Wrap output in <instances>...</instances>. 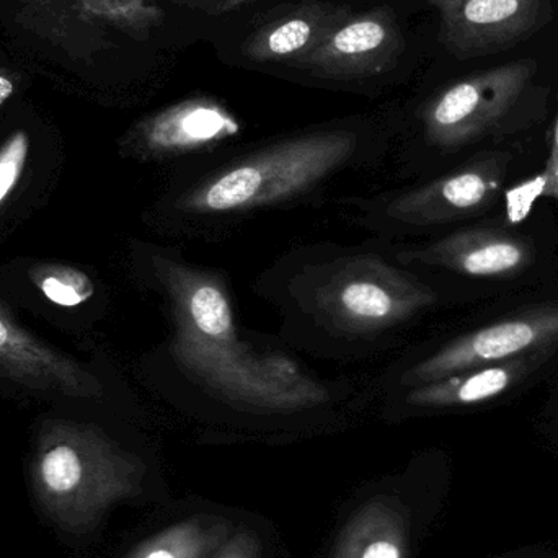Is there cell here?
Returning <instances> with one entry per match:
<instances>
[{"mask_svg":"<svg viewBox=\"0 0 558 558\" xmlns=\"http://www.w3.org/2000/svg\"><path fill=\"white\" fill-rule=\"evenodd\" d=\"M550 169H554L558 180V117L556 120V126H554L553 136V156H550Z\"/></svg>","mask_w":558,"mask_h":558,"instance_id":"20","label":"cell"},{"mask_svg":"<svg viewBox=\"0 0 558 558\" xmlns=\"http://www.w3.org/2000/svg\"><path fill=\"white\" fill-rule=\"evenodd\" d=\"M28 157V136L16 133L0 150V205L13 192L25 169Z\"/></svg>","mask_w":558,"mask_h":558,"instance_id":"18","label":"cell"},{"mask_svg":"<svg viewBox=\"0 0 558 558\" xmlns=\"http://www.w3.org/2000/svg\"><path fill=\"white\" fill-rule=\"evenodd\" d=\"M536 68L533 59H521L451 85L426 110L429 140L456 149L494 134L523 97Z\"/></svg>","mask_w":558,"mask_h":558,"instance_id":"4","label":"cell"},{"mask_svg":"<svg viewBox=\"0 0 558 558\" xmlns=\"http://www.w3.org/2000/svg\"><path fill=\"white\" fill-rule=\"evenodd\" d=\"M231 524L211 517L190 518L167 527L133 558H209L229 539Z\"/></svg>","mask_w":558,"mask_h":558,"instance_id":"13","label":"cell"},{"mask_svg":"<svg viewBox=\"0 0 558 558\" xmlns=\"http://www.w3.org/2000/svg\"><path fill=\"white\" fill-rule=\"evenodd\" d=\"M248 2V0H225L221 5V10L234 9V7L241 5V3Z\"/></svg>","mask_w":558,"mask_h":558,"instance_id":"22","label":"cell"},{"mask_svg":"<svg viewBox=\"0 0 558 558\" xmlns=\"http://www.w3.org/2000/svg\"><path fill=\"white\" fill-rule=\"evenodd\" d=\"M412 258L464 277L511 281L533 268L537 251L526 235L497 226H475L441 239Z\"/></svg>","mask_w":558,"mask_h":558,"instance_id":"8","label":"cell"},{"mask_svg":"<svg viewBox=\"0 0 558 558\" xmlns=\"http://www.w3.org/2000/svg\"><path fill=\"white\" fill-rule=\"evenodd\" d=\"M446 38L459 56L477 58L511 48L550 19L549 0H433Z\"/></svg>","mask_w":558,"mask_h":558,"instance_id":"7","label":"cell"},{"mask_svg":"<svg viewBox=\"0 0 558 558\" xmlns=\"http://www.w3.org/2000/svg\"><path fill=\"white\" fill-rule=\"evenodd\" d=\"M558 350V302H543L505 315L449 341L403 376L410 387L426 386L462 371Z\"/></svg>","mask_w":558,"mask_h":558,"instance_id":"3","label":"cell"},{"mask_svg":"<svg viewBox=\"0 0 558 558\" xmlns=\"http://www.w3.org/2000/svg\"><path fill=\"white\" fill-rule=\"evenodd\" d=\"M177 318V354L206 384L229 399L262 409H299L320 397L284 357L258 360L239 341L225 289L182 265L167 267Z\"/></svg>","mask_w":558,"mask_h":558,"instance_id":"1","label":"cell"},{"mask_svg":"<svg viewBox=\"0 0 558 558\" xmlns=\"http://www.w3.org/2000/svg\"><path fill=\"white\" fill-rule=\"evenodd\" d=\"M553 354L550 351H543L504 363L462 371L446 379L413 387L407 400L423 409H461L492 402L524 383Z\"/></svg>","mask_w":558,"mask_h":558,"instance_id":"10","label":"cell"},{"mask_svg":"<svg viewBox=\"0 0 558 558\" xmlns=\"http://www.w3.org/2000/svg\"><path fill=\"white\" fill-rule=\"evenodd\" d=\"M387 28L376 20H357L338 29L325 46V54L333 58H363L386 43Z\"/></svg>","mask_w":558,"mask_h":558,"instance_id":"15","label":"cell"},{"mask_svg":"<svg viewBox=\"0 0 558 558\" xmlns=\"http://www.w3.org/2000/svg\"><path fill=\"white\" fill-rule=\"evenodd\" d=\"M84 475L81 452L69 445H58L46 452L41 461V477L48 488L58 494L72 490Z\"/></svg>","mask_w":558,"mask_h":558,"instance_id":"16","label":"cell"},{"mask_svg":"<svg viewBox=\"0 0 558 558\" xmlns=\"http://www.w3.org/2000/svg\"><path fill=\"white\" fill-rule=\"evenodd\" d=\"M260 544L251 531H239L209 558H257Z\"/></svg>","mask_w":558,"mask_h":558,"instance_id":"19","label":"cell"},{"mask_svg":"<svg viewBox=\"0 0 558 558\" xmlns=\"http://www.w3.org/2000/svg\"><path fill=\"white\" fill-rule=\"evenodd\" d=\"M29 275L46 299L61 307H77L95 292L94 282L84 271L65 265H41L33 268Z\"/></svg>","mask_w":558,"mask_h":558,"instance_id":"14","label":"cell"},{"mask_svg":"<svg viewBox=\"0 0 558 558\" xmlns=\"http://www.w3.org/2000/svg\"><path fill=\"white\" fill-rule=\"evenodd\" d=\"M13 94V84L7 77H0V107H2L3 101Z\"/></svg>","mask_w":558,"mask_h":558,"instance_id":"21","label":"cell"},{"mask_svg":"<svg viewBox=\"0 0 558 558\" xmlns=\"http://www.w3.org/2000/svg\"><path fill=\"white\" fill-rule=\"evenodd\" d=\"M510 163L507 153L477 154L454 172L397 198L389 215L410 226L446 225L484 215L497 205Z\"/></svg>","mask_w":558,"mask_h":558,"instance_id":"5","label":"cell"},{"mask_svg":"<svg viewBox=\"0 0 558 558\" xmlns=\"http://www.w3.org/2000/svg\"><path fill=\"white\" fill-rule=\"evenodd\" d=\"M402 514L390 501L376 500L353 514L331 558H407Z\"/></svg>","mask_w":558,"mask_h":558,"instance_id":"11","label":"cell"},{"mask_svg":"<svg viewBox=\"0 0 558 558\" xmlns=\"http://www.w3.org/2000/svg\"><path fill=\"white\" fill-rule=\"evenodd\" d=\"M354 146L356 141L348 133L312 134L278 144L193 192L186 206L218 215L281 202L347 162Z\"/></svg>","mask_w":558,"mask_h":558,"instance_id":"2","label":"cell"},{"mask_svg":"<svg viewBox=\"0 0 558 558\" xmlns=\"http://www.w3.org/2000/svg\"><path fill=\"white\" fill-rule=\"evenodd\" d=\"M239 124L215 105L185 104L160 114L147 130V143L159 150H189L238 133Z\"/></svg>","mask_w":558,"mask_h":558,"instance_id":"12","label":"cell"},{"mask_svg":"<svg viewBox=\"0 0 558 558\" xmlns=\"http://www.w3.org/2000/svg\"><path fill=\"white\" fill-rule=\"evenodd\" d=\"M0 376L35 390L92 397L100 384L81 364L33 337L0 305Z\"/></svg>","mask_w":558,"mask_h":558,"instance_id":"9","label":"cell"},{"mask_svg":"<svg viewBox=\"0 0 558 558\" xmlns=\"http://www.w3.org/2000/svg\"><path fill=\"white\" fill-rule=\"evenodd\" d=\"M331 315L351 330H376L405 320L435 302V292L415 278L376 262L351 265L325 292Z\"/></svg>","mask_w":558,"mask_h":558,"instance_id":"6","label":"cell"},{"mask_svg":"<svg viewBox=\"0 0 558 558\" xmlns=\"http://www.w3.org/2000/svg\"><path fill=\"white\" fill-rule=\"evenodd\" d=\"M312 39V25L304 19H292L281 23L262 43V52L271 58L294 54L305 48Z\"/></svg>","mask_w":558,"mask_h":558,"instance_id":"17","label":"cell"}]
</instances>
